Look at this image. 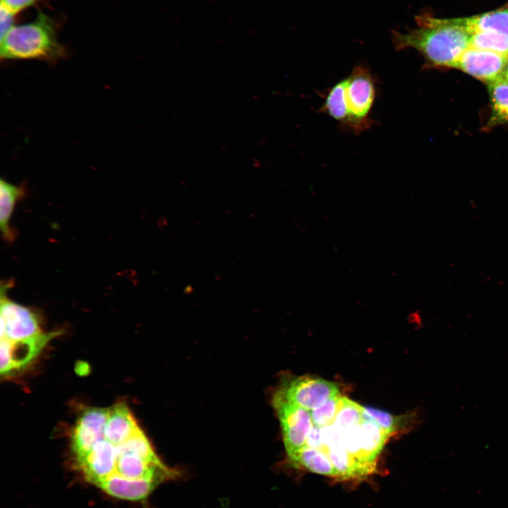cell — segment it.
<instances>
[{
  "mask_svg": "<svg viewBox=\"0 0 508 508\" xmlns=\"http://www.w3.org/2000/svg\"><path fill=\"white\" fill-rule=\"evenodd\" d=\"M417 28L405 32H392L397 50H417L427 64L454 68L462 53L469 47L471 35L455 18H438L428 13L416 17Z\"/></svg>",
  "mask_w": 508,
  "mask_h": 508,
  "instance_id": "1",
  "label": "cell"
},
{
  "mask_svg": "<svg viewBox=\"0 0 508 508\" xmlns=\"http://www.w3.org/2000/svg\"><path fill=\"white\" fill-rule=\"evenodd\" d=\"M2 59H37L55 61L64 55L56 37L54 23L40 13L32 22L14 25L1 39Z\"/></svg>",
  "mask_w": 508,
  "mask_h": 508,
  "instance_id": "2",
  "label": "cell"
},
{
  "mask_svg": "<svg viewBox=\"0 0 508 508\" xmlns=\"http://www.w3.org/2000/svg\"><path fill=\"white\" fill-rule=\"evenodd\" d=\"M346 80L345 98L349 116L346 126L358 134L373 123L369 114L375 97V83L369 70L362 66H356Z\"/></svg>",
  "mask_w": 508,
  "mask_h": 508,
  "instance_id": "3",
  "label": "cell"
},
{
  "mask_svg": "<svg viewBox=\"0 0 508 508\" xmlns=\"http://www.w3.org/2000/svg\"><path fill=\"white\" fill-rule=\"evenodd\" d=\"M272 404L282 427L283 441L289 459L306 445L313 426L310 411L289 401L277 392L273 396Z\"/></svg>",
  "mask_w": 508,
  "mask_h": 508,
  "instance_id": "4",
  "label": "cell"
},
{
  "mask_svg": "<svg viewBox=\"0 0 508 508\" xmlns=\"http://www.w3.org/2000/svg\"><path fill=\"white\" fill-rule=\"evenodd\" d=\"M11 284L6 282L1 286V339L19 341L42 332L35 311L12 301L7 296Z\"/></svg>",
  "mask_w": 508,
  "mask_h": 508,
  "instance_id": "5",
  "label": "cell"
},
{
  "mask_svg": "<svg viewBox=\"0 0 508 508\" xmlns=\"http://www.w3.org/2000/svg\"><path fill=\"white\" fill-rule=\"evenodd\" d=\"M284 398L308 411L313 410L339 394L334 382L312 376L293 377L277 391Z\"/></svg>",
  "mask_w": 508,
  "mask_h": 508,
  "instance_id": "6",
  "label": "cell"
},
{
  "mask_svg": "<svg viewBox=\"0 0 508 508\" xmlns=\"http://www.w3.org/2000/svg\"><path fill=\"white\" fill-rule=\"evenodd\" d=\"M60 333L61 332H41L19 341L1 339V374L6 375L14 370L27 366L39 355L45 346Z\"/></svg>",
  "mask_w": 508,
  "mask_h": 508,
  "instance_id": "7",
  "label": "cell"
},
{
  "mask_svg": "<svg viewBox=\"0 0 508 508\" xmlns=\"http://www.w3.org/2000/svg\"><path fill=\"white\" fill-rule=\"evenodd\" d=\"M109 409L89 408L78 419L71 435L74 457L85 453L99 441L105 439L104 430Z\"/></svg>",
  "mask_w": 508,
  "mask_h": 508,
  "instance_id": "8",
  "label": "cell"
},
{
  "mask_svg": "<svg viewBox=\"0 0 508 508\" xmlns=\"http://www.w3.org/2000/svg\"><path fill=\"white\" fill-rule=\"evenodd\" d=\"M507 61V55L468 47L454 68L488 83L502 77Z\"/></svg>",
  "mask_w": 508,
  "mask_h": 508,
  "instance_id": "9",
  "label": "cell"
},
{
  "mask_svg": "<svg viewBox=\"0 0 508 508\" xmlns=\"http://www.w3.org/2000/svg\"><path fill=\"white\" fill-rule=\"evenodd\" d=\"M140 428L138 425L128 407L119 403L109 409L105 426V439L119 445L133 435Z\"/></svg>",
  "mask_w": 508,
  "mask_h": 508,
  "instance_id": "10",
  "label": "cell"
},
{
  "mask_svg": "<svg viewBox=\"0 0 508 508\" xmlns=\"http://www.w3.org/2000/svg\"><path fill=\"white\" fill-rule=\"evenodd\" d=\"M471 35L476 32L495 31L508 36V8H500L467 18H454Z\"/></svg>",
  "mask_w": 508,
  "mask_h": 508,
  "instance_id": "11",
  "label": "cell"
},
{
  "mask_svg": "<svg viewBox=\"0 0 508 508\" xmlns=\"http://www.w3.org/2000/svg\"><path fill=\"white\" fill-rule=\"evenodd\" d=\"M23 186H16L4 179L0 181V226L4 239L12 242L16 238L10 220L17 202L25 195Z\"/></svg>",
  "mask_w": 508,
  "mask_h": 508,
  "instance_id": "12",
  "label": "cell"
},
{
  "mask_svg": "<svg viewBox=\"0 0 508 508\" xmlns=\"http://www.w3.org/2000/svg\"><path fill=\"white\" fill-rule=\"evenodd\" d=\"M360 432L365 458L368 462L375 466L376 459L389 435L378 424L368 418L364 412Z\"/></svg>",
  "mask_w": 508,
  "mask_h": 508,
  "instance_id": "13",
  "label": "cell"
},
{
  "mask_svg": "<svg viewBox=\"0 0 508 508\" xmlns=\"http://www.w3.org/2000/svg\"><path fill=\"white\" fill-rule=\"evenodd\" d=\"M289 460L296 467H302L320 475L336 477V473L330 460L320 449L305 446L294 456L289 458Z\"/></svg>",
  "mask_w": 508,
  "mask_h": 508,
  "instance_id": "14",
  "label": "cell"
},
{
  "mask_svg": "<svg viewBox=\"0 0 508 508\" xmlns=\"http://www.w3.org/2000/svg\"><path fill=\"white\" fill-rule=\"evenodd\" d=\"M492 110L489 126L508 123V83L502 78L488 83Z\"/></svg>",
  "mask_w": 508,
  "mask_h": 508,
  "instance_id": "15",
  "label": "cell"
},
{
  "mask_svg": "<svg viewBox=\"0 0 508 508\" xmlns=\"http://www.w3.org/2000/svg\"><path fill=\"white\" fill-rule=\"evenodd\" d=\"M364 414L378 424L389 436L395 434L400 428L406 429V425L414 426L419 423L418 413L412 412L408 415L397 417L386 411L373 407H364Z\"/></svg>",
  "mask_w": 508,
  "mask_h": 508,
  "instance_id": "16",
  "label": "cell"
},
{
  "mask_svg": "<svg viewBox=\"0 0 508 508\" xmlns=\"http://www.w3.org/2000/svg\"><path fill=\"white\" fill-rule=\"evenodd\" d=\"M346 78L334 85L327 92L320 111L346 126L348 111L346 103L345 92Z\"/></svg>",
  "mask_w": 508,
  "mask_h": 508,
  "instance_id": "17",
  "label": "cell"
},
{
  "mask_svg": "<svg viewBox=\"0 0 508 508\" xmlns=\"http://www.w3.org/2000/svg\"><path fill=\"white\" fill-rule=\"evenodd\" d=\"M469 47L508 56V36L495 31L476 32L471 36Z\"/></svg>",
  "mask_w": 508,
  "mask_h": 508,
  "instance_id": "18",
  "label": "cell"
},
{
  "mask_svg": "<svg viewBox=\"0 0 508 508\" xmlns=\"http://www.w3.org/2000/svg\"><path fill=\"white\" fill-rule=\"evenodd\" d=\"M364 407L342 397L337 415L333 422L334 427L341 431L359 423L363 418Z\"/></svg>",
  "mask_w": 508,
  "mask_h": 508,
  "instance_id": "19",
  "label": "cell"
},
{
  "mask_svg": "<svg viewBox=\"0 0 508 508\" xmlns=\"http://www.w3.org/2000/svg\"><path fill=\"white\" fill-rule=\"evenodd\" d=\"M342 396L338 394L322 406L310 411L314 425L323 428L333 424L339 411Z\"/></svg>",
  "mask_w": 508,
  "mask_h": 508,
  "instance_id": "20",
  "label": "cell"
},
{
  "mask_svg": "<svg viewBox=\"0 0 508 508\" xmlns=\"http://www.w3.org/2000/svg\"><path fill=\"white\" fill-rule=\"evenodd\" d=\"M16 14L1 5L0 8V28L1 39L3 38L15 25L14 16Z\"/></svg>",
  "mask_w": 508,
  "mask_h": 508,
  "instance_id": "21",
  "label": "cell"
},
{
  "mask_svg": "<svg viewBox=\"0 0 508 508\" xmlns=\"http://www.w3.org/2000/svg\"><path fill=\"white\" fill-rule=\"evenodd\" d=\"M306 446L322 450L323 447V439L321 428L313 425L308 436Z\"/></svg>",
  "mask_w": 508,
  "mask_h": 508,
  "instance_id": "22",
  "label": "cell"
},
{
  "mask_svg": "<svg viewBox=\"0 0 508 508\" xmlns=\"http://www.w3.org/2000/svg\"><path fill=\"white\" fill-rule=\"evenodd\" d=\"M36 0H1V5L16 14L32 5Z\"/></svg>",
  "mask_w": 508,
  "mask_h": 508,
  "instance_id": "23",
  "label": "cell"
},
{
  "mask_svg": "<svg viewBox=\"0 0 508 508\" xmlns=\"http://www.w3.org/2000/svg\"><path fill=\"white\" fill-rule=\"evenodd\" d=\"M506 82L508 83V61L502 73V77Z\"/></svg>",
  "mask_w": 508,
  "mask_h": 508,
  "instance_id": "24",
  "label": "cell"
}]
</instances>
